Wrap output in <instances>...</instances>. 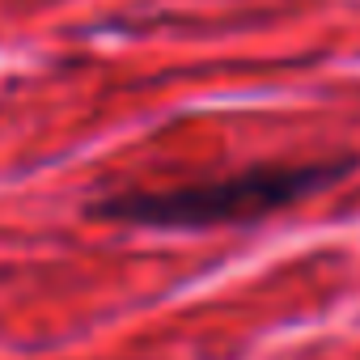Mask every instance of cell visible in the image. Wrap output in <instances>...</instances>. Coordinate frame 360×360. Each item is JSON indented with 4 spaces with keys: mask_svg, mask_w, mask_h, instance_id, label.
<instances>
[{
    "mask_svg": "<svg viewBox=\"0 0 360 360\" xmlns=\"http://www.w3.org/2000/svg\"><path fill=\"white\" fill-rule=\"evenodd\" d=\"M352 174V157H322V161H292V165H255L229 178H204L187 187L161 191H119L94 200L89 217L106 225L131 229H225V225H255L267 221L301 200L330 191Z\"/></svg>",
    "mask_w": 360,
    "mask_h": 360,
    "instance_id": "6da1fadb",
    "label": "cell"
}]
</instances>
